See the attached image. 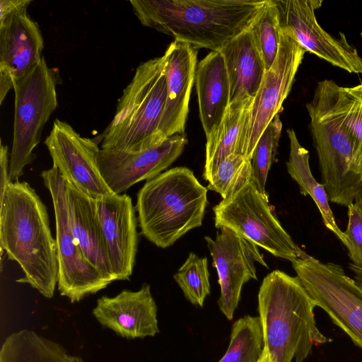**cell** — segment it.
<instances>
[{"label":"cell","instance_id":"1","mask_svg":"<svg viewBox=\"0 0 362 362\" xmlns=\"http://www.w3.org/2000/svg\"><path fill=\"white\" fill-rule=\"evenodd\" d=\"M0 246L24 273L17 282L53 297L58 283L56 241L47 207L26 182H11L0 197Z\"/></svg>","mask_w":362,"mask_h":362},{"label":"cell","instance_id":"2","mask_svg":"<svg viewBox=\"0 0 362 362\" xmlns=\"http://www.w3.org/2000/svg\"><path fill=\"white\" fill-rule=\"evenodd\" d=\"M267 0H132L140 23L196 49L218 51L248 29Z\"/></svg>","mask_w":362,"mask_h":362},{"label":"cell","instance_id":"3","mask_svg":"<svg viewBox=\"0 0 362 362\" xmlns=\"http://www.w3.org/2000/svg\"><path fill=\"white\" fill-rule=\"evenodd\" d=\"M315 307L297 276L276 269L264 277L258 312L271 362H303L314 346L327 342L316 325Z\"/></svg>","mask_w":362,"mask_h":362},{"label":"cell","instance_id":"4","mask_svg":"<svg viewBox=\"0 0 362 362\" xmlns=\"http://www.w3.org/2000/svg\"><path fill=\"white\" fill-rule=\"evenodd\" d=\"M207 191L186 167L170 168L147 180L137 194L136 204L142 235L157 247L166 248L200 227Z\"/></svg>","mask_w":362,"mask_h":362},{"label":"cell","instance_id":"5","mask_svg":"<svg viewBox=\"0 0 362 362\" xmlns=\"http://www.w3.org/2000/svg\"><path fill=\"white\" fill-rule=\"evenodd\" d=\"M337 86L332 80L319 81L305 106L321 184L330 202L348 207L361 191L362 180L354 168L353 141L338 108Z\"/></svg>","mask_w":362,"mask_h":362},{"label":"cell","instance_id":"6","mask_svg":"<svg viewBox=\"0 0 362 362\" xmlns=\"http://www.w3.org/2000/svg\"><path fill=\"white\" fill-rule=\"evenodd\" d=\"M165 57L141 63L124 89L102 148L141 151L163 140L158 128L167 100Z\"/></svg>","mask_w":362,"mask_h":362},{"label":"cell","instance_id":"7","mask_svg":"<svg viewBox=\"0 0 362 362\" xmlns=\"http://www.w3.org/2000/svg\"><path fill=\"white\" fill-rule=\"evenodd\" d=\"M57 76L42 57L13 86V136L9 160V178L18 181L25 167L35 159L33 153L42 129L57 107Z\"/></svg>","mask_w":362,"mask_h":362},{"label":"cell","instance_id":"8","mask_svg":"<svg viewBox=\"0 0 362 362\" xmlns=\"http://www.w3.org/2000/svg\"><path fill=\"white\" fill-rule=\"evenodd\" d=\"M217 228L226 227L274 256L292 262L304 252L274 214L268 195L251 181L235 194L213 208Z\"/></svg>","mask_w":362,"mask_h":362},{"label":"cell","instance_id":"9","mask_svg":"<svg viewBox=\"0 0 362 362\" xmlns=\"http://www.w3.org/2000/svg\"><path fill=\"white\" fill-rule=\"evenodd\" d=\"M311 298L362 349V288L335 263H323L305 252L292 262Z\"/></svg>","mask_w":362,"mask_h":362},{"label":"cell","instance_id":"10","mask_svg":"<svg viewBox=\"0 0 362 362\" xmlns=\"http://www.w3.org/2000/svg\"><path fill=\"white\" fill-rule=\"evenodd\" d=\"M40 176L49 191L54 211L57 288L60 295L68 298L71 303L79 302L110 283L86 260L74 238L67 211L66 180L54 166L43 170Z\"/></svg>","mask_w":362,"mask_h":362},{"label":"cell","instance_id":"11","mask_svg":"<svg viewBox=\"0 0 362 362\" xmlns=\"http://www.w3.org/2000/svg\"><path fill=\"white\" fill-rule=\"evenodd\" d=\"M305 52L293 37L281 31L277 56L245 112L237 153L251 159L262 132L281 112Z\"/></svg>","mask_w":362,"mask_h":362},{"label":"cell","instance_id":"12","mask_svg":"<svg viewBox=\"0 0 362 362\" xmlns=\"http://www.w3.org/2000/svg\"><path fill=\"white\" fill-rule=\"evenodd\" d=\"M281 31L291 35L305 49L349 73L362 74V56L346 40L326 32L317 23L315 10L319 0H273Z\"/></svg>","mask_w":362,"mask_h":362},{"label":"cell","instance_id":"13","mask_svg":"<svg viewBox=\"0 0 362 362\" xmlns=\"http://www.w3.org/2000/svg\"><path fill=\"white\" fill-rule=\"evenodd\" d=\"M45 144L53 166L76 188L95 200L114 194L101 175L98 163L100 149L93 139L81 136L70 124L57 119Z\"/></svg>","mask_w":362,"mask_h":362},{"label":"cell","instance_id":"14","mask_svg":"<svg viewBox=\"0 0 362 362\" xmlns=\"http://www.w3.org/2000/svg\"><path fill=\"white\" fill-rule=\"evenodd\" d=\"M219 229L214 239L209 236L204 239L221 288L218 305L230 320L240 301L243 286L251 279H257L255 262L267 268L268 265L255 244L228 228Z\"/></svg>","mask_w":362,"mask_h":362},{"label":"cell","instance_id":"15","mask_svg":"<svg viewBox=\"0 0 362 362\" xmlns=\"http://www.w3.org/2000/svg\"><path fill=\"white\" fill-rule=\"evenodd\" d=\"M187 143L185 134H177L141 151L101 148L98 167L111 191L121 194L134 184L149 180L167 169L181 155Z\"/></svg>","mask_w":362,"mask_h":362},{"label":"cell","instance_id":"16","mask_svg":"<svg viewBox=\"0 0 362 362\" xmlns=\"http://www.w3.org/2000/svg\"><path fill=\"white\" fill-rule=\"evenodd\" d=\"M96 203L115 280H129L133 272L138 247L136 208L127 194L106 195Z\"/></svg>","mask_w":362,"mask_h":362},{"label":"cell","instance_id":"17","mask_svg":"<svg viewBox=\"0 0 362 362\" xmlns=\"http://www.w3.org/2000/svg\"><path fill=\"white\" fill-rule=\"evenodd\" d=\"M44 40L38 24L27 12L0 22V103L42 58Z\"/></svg>","mask_w":362,"mask_h":362},{"label":"cell","instance_id":"18","mask_svg":"<svg viewBox=\"0 0 362 362\" xmlns=\"http://www.w3.org/2000/svg\"><path fill=\"white\" fill-rule=\"evenodd\" d=\"M93 314L102 325L124 338L153 337L159 332L157 305L147 284L136 291L124 289L114 297H100Z\"/></svg>","mask_w":362,"mask_h":362},{"label":"cell","instance_id":"19","mask_svg":"<svg viewBox=\"0 0 362 362\" xmlns=\"http://www.w3.org/2000/svg\"><path fill=\"white\" fill-rule=\"evenodd\" d=\"M163 56L168 91L158 132L165 140L177 134H185L191 91L195 82L197 49L174 40Z\"/></svg>","mask_w":362,"mask_h":362},{"label":"cell","instance_id":"20","mask_svg":"<svg viewBox=\"0 0 362 362\" xmlns=\"http://www.w3.org/2000/svg\"><path fill=\"white\" fill-rule=\"evenodd\" d=\"M69 220L74 238L86 260L110 284L115 280L109 263L95 199L66 180Z\"/></svg>","mask_w":362,"mask_h":362},{"label":"cell","instance_id":"21","mask_svg":"<svg viewBox=\"0 0 362 362\" xmlns=\"http://www.w3.org/2000/svg\"><path fill=\"white\" fill-rule=\"evenodd\" d=\"M199 117L207 138L221 122L230 103V87L224 58L210 52L197 64L195 73Z\"/></svg>","mask_w":362,"mask_h":362},{"label":"cell","instance_id":"22","mask_svg":"<svg viewBox=\"0 0 362 362\" xmlns=\"http://www.w3.org/2000/svg\"><path fill=\"white\" fill-rule=\"evenodd\" d=\"M218 51L224 58L229 78L230 103L255 98L266 69L250 28Z\"/></svg>","mask_w":362,"mask_h":362},{"label":"cell","instance_id":"23","mask_svg":"<svg viewBox=\"0 0 362 362\" xmlns=\"http://www.w3.org/2000/svg\"><path fill=\"white\" fill-rule=\"evenodd\" d=\"M0 362H84L60 344L33 330L21 329L9 334L0 350Z\"/></svg>","mask_w":362,"mask_h":362},{"label":"cell","instance_id":"24","mask_svg":"<svg viewBox=\"0 0 362 362\" xmlns=\"http://www.w3.org/2000/svg\"><path fill=\"white\" fill-rule=\"evenodd\" d=\"M287 134L290 141L289 158L286 163L288 174L298 185L300 194L303 196L309 195L313 199L326 228L342 243L343 231L337 225L327 194L323 185L316 181L311 173L308 151L300 144L293 129H288Z\"/></svg>","mask_w":362,"mask_h":362},{"label":"cell","instance_id":"25","mask_svg":"<svg viewBox=\"0 0 362 362\" xmlns=\"http://www.w3.org/2000/svg\"><path fill=\"white\" fill-rule=\"evenodd\" d=\"M253 98L230 103L220 124L206 138L203 171L205 180L222 160L237 153L244 115Z\"/></svg>","mask_w":362,"mask_h":362},{"label":"cell","instance_id":"26","mask_svg":"<svg viewBox=\"0 0 362 362\" xmlns=\"http://www.w3.org/2000/svg\"><path fill=\"white\" fill-rule=\"evenodd\" d=\"M264 346L259 317L244 316L233 323L228 349L218 362H259Z\"/></svg>","mask_w":362,"mask_h":362},{"label":"cell","instance_id":"27","mask_svg":"<svg viewBox=\"0 0 362 362\" xmlns=\"http://www.w3.org/2000/svg\"><path fill=\"white\" fill-rule=\"evenodd\" d=\"M206 181L207 189L227 199L252 181L251 159L234 153L222 160Z\"/></svg>","mask_w":362,"mask_h":362},{"label":"cell","instance_id":"28","mask_svg":"<svg viewBox=\"0 0 362 362\" xmlns=\"http://www.w3.org/2000/svg\"><path fill=\"white\" fill-rule=\"evenodd\" d=\"M337 102L353 141L354 168L362 180V83L354 87L337 84Z\"/></svg>","mask_w":362,"mask_h":362},{"label":"cell","instance_id":"29","mask_svg":"<svg viewBox=\"0 0 362 362\" xmlns=\"http://www.w3.org/2000/svg\"><path fill=\"white\" fill-rule=\"evenodd\" d=\"M250 30L267 71L277 56L281 39L278 13L273 0H267Z\"/></svg>","mask_w":362,"mask_h":362},{"label":"cell","instance_id":"30","mask_svg":"<svg viewBox=\"0 0 362 362\" xmlns=\"http://www.w3.org/2000/svg\"><path fill=\"white\" fill-rule=\"evenodd\" d=\"M174 279L185 297L194 305L203 306L210 293L208 259L189 252L187 259L174 274Z\"/></svg>","mask_w":362,"mask_h":362},{"label":"cell","instance_id":"31","mask_svg":"<svg viewBox=\"0 0 362 362\" xmlns=\"http://www.w3.org/2000/svg\"><path fill=\"white\" fill-rule=\"evenodd\" d=\"M282 130L279 114L265 128L259 137L251 158L252 180L257 189L267 195L265 186L269 171L276 160Z\"/></svg>","mask_w":362,"mask_h":362},{"label":"cell","instance_id":"32","mask_svg":"<svg viewBox=\"0 0 362 362\" xmlns=\"http://www.w3.org/2000/svg\"><path fill=\"white\" fill-rule=\"evenodd\" d=\"M347 208L348 224L343 232L342 243L346 247L351 260L349 268L362 272V207L354 202Z\"/></svg>","mask_w":362,"mask_h":362},{"label":"cell","instance_id":"33","mask_svg":"<svg viewBox=\"0 0 362 362\" xmlns=\"http://www.w3.org/2000/svg\"><path fill=\"white\" fill-rule=\"evenodd\" d=\"M31 0H1L0 22L19 13L27 12V8Z\"/></svg>","mask_w":362,"mask_h":362},{"label":"cell","instance_id":"34","mask_svg":"<svg viewBox=\"0 0 362 362\" xmlns=\"http://www.w3.org/2000/svg\"><path fill=\"white\" fill-rule=\"evenodd\" d=\"M9 160L8 146L1 143L0 146V197H2L8 185L11 182L9 178Z\"/></svg>","mask_w":362,"mask_h":362},{"label":"cell","instance_id":"35","mask_svg":"<svg viewBox=\"0 0 362 362\" xmlns=\"http://www.w3.org/2000/svg\"><path fill=\"white\" fill-rule=\"evenodd\" d=\"M354 202H358L362 207V188L359 193L357 194ZM350 269L354 273V279L357 283V284L362 288V272L355 269Z\"/></svg>","mask_w":362,"mask_h":362},{"label":"cell","instance_id":"36","mask_svg":"<svg viewBox=\"0 0 362 362\" xmlns=\"http://www.w3.org/2000/svg\"><path fill=\"white\" fill-rule=\"evenodd\" d=\"M259 362H271L268 353L264 349L263 355Z\"/></svg>","mask_w":362,"mask_h":362}]
</instances>
